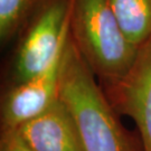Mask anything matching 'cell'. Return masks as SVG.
Returning a JSON list of instances; mask_svg holds the SVG:
<instances>
[{
	"instance_id": "cell-7",
	"label": "cell",
	"mask_w": 151,
	"mask_h": 151,
	"mask_svg": "<svg viewBox=\"0 0 151 151\" xmlns=\"http://www.w3.org/2000/svg\"><path fill=\"white\" fill-rule=\"evenodd\" d=\"M124 36L139 48L151 38V0H110Z\"/></svg>"
},
{
	"instance_id": "cell-3",
	"label": "cell",
	"mask_w": 151,
	"mask_h": 151,
	"mask_svg": "<svg viewBox=\"0 0 151 151\" xmlns=\"http://www.w3.org/2000/svg\"><path fill=\"white\" fill-rule=\"evenodd\" d=\"M70 0H48L22 30L11 66V86L30 81L48 67L70 36Z\"/></svg>"
},
{
	"instance_id": "cell-1",
	"label": "cell",
	"mask_w": 151,
	"mask_h": 151,
	"mask_svg": "<svg viewBox=\"0 0 151 151\" xmlns=\"http://www.w3.org/2000/svg\"><path fill=\"white\" fill-rule=\"evenodd\" d=\"M58 97L75 120L84 151H138L70 35L63 54Z\"/></svg>"
},
{
	"instance_id": "cell-2",
	"label": "cell",
	"mask_w": 151,
	"mask_h": 151,
	"mask_svg": "<svg viewBox=\"0 0 151 151\" xmlns=\"http://www.w3.org/2000/svg\"><path fill=\"white\" fill-rule=\"evenodd\" d=\"M70 35L83 60L105 85L129 72L139 49L124 36L110 0H70Z\"/></svg>"
},
{
	"instance_id": "cell-6",
	"label": "cell",
	"mask_w": 151,
	"mask_h": 151,
	"mask_svg": "<svg viewBox=\"0 0 151 151\" xmlns=\"http://www.w3.org/2000/svg\"><path fill=\"white\" fill-rule=\"evenodd\" d=\"M16 130L35 151H84L75 120L60 97Z\"/></svg>"
},
{
	"instance_id": "cell-9",
	"label": "cell",
	"mask_w": 151,
	"mask_h": 151,
	"mask_svg": "<svg viewBox=\"0 0 151 151\" xmlns=\"http://www.w3.org/2000/svg\"><path fill=\"white\" fill-rule=\"evenodd\" d=\"M0 151H35L24 141L16 129H2Z\"/></svg>"
},
{
	"instance_id": "cell-5",
	"label": "cell",
	"mask_w": 151,
	"mask_h": 151,
	"mask_svg": "<svg viewBox=\"0 0 151 151\" xmlns=\"http://www.w3.org/2000/svg\"><path fill=\"white\" fill-rule=\"evenodd\" d=\"M64 48L65 46L43 73L7 91L1 102L2 129H16L40 114L58 99Z\"/></svg>"
},
{
	"instance_id": "cell-4",
	"label": "cell",
	"mask_w": 151,
	"mask_h": 151,
	"mask_svg": "<svg viewBox=\"0 0 151 151\" xmlns=\"http://www.w3.org/2000/svg\"><path fill=\"white\" fill-rule=\"evenodd\" d=\"M106 90L114 110L137 124L142 151H151V38L139 47L129 72Z\"/></svg>"
},
{
	"instance_id": "cell-8",
	"label": "cell",
	"mask_w": 151,
	"mask_h": 151,
	"mask_svg": "<svg viewBox=\"0 0 151 151\" xmlns=\"http://www.w3.org/2000/svg\"><path fill=\"white\" fill-rule=\"evenodd\" d=\"M48 0H0V39L9 43L20 35L34 15Z\"/></svg>"
}]
</instances>
